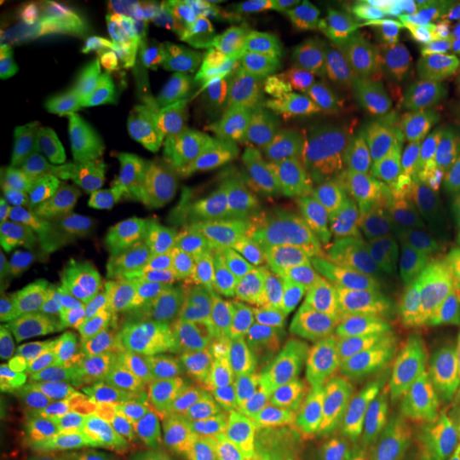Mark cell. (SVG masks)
<instances>
[{
  "label": "cell",
  "instance_id": "277c9868",
  "mask_svg": "<svg viewBox=\"0 0 460 460\" xmlns=\"http://www.w3.org/2000/svg\"><path fill=\"white\" fill-rule=\"evenodd\" d=\"M384 312L410 348L460 324V250L399 271L386 247L362 252Z\"/></svg>",
  "mask_w": 460,
  "mask_h": 460
},
{
  "label": "cell",
  "instance_id": "d6986e66",
  "mask_svg": "<svg viewBox=\"0 0 460 460\" xmlns=\"http://www.w3.org/2000/svg\"><path fill=\"white\" fill-rule=\"evenodd\" d=\"M45 166L34 149L32 126L26 113L0 115V194L17 199L43 181Z\"/></svg>",
  "mask_w": 460,
  "mask_h": 460
},
{
  "label": "cell",
  "instance_id": "9c48e42d",
  "mask_svg": "<svg viewBox=\"0 0 460 460\" xmlns=\"http://www.w3.org/2000/svg\"><path fill=\"white\" fill-rule=\"evenodd\" d=\"M94 371L132 411H160L164 384L141 332L124 318H102L94 331Z\"/></svg>",
  "mask_w": 460,
  "mask_h": 460
},
{
  "label": "cell",
  "instance_id": "d4e9b609",
  "mask_svg": "<svg viewBox=\"0 0 460 460\" xmlns=\"http://www.w3.org/2000/svg\"><path fill=\"white\" fill-rule=\"evenodd\" d=\"M402 9L390 4H348L339 17V49L382 54L401 26Z\"/></svg>",
  "mask_w": 460,
  "mask_h": 460
},
{
  "label": "cell",
  "instance_id": "30bf717a",
  "mask_svg": "<svg viewBox=\"0 0 460 460\" xmlns=\"http://www.w3.org/2000/svg\"><path fill=\"white\" fill-rule=\"evenodd\" d=\"M203 267L199 245L177 222L128 241L111 258V269L119 279L147 290L186 286Z\"/></svg>",
  "mask_w": 460,
  "mask_h": 460
},
{
  "label": "cell",
  "instance_id": "ba28073f",
  "mask_svg": "<svg viewBox=\"0 0 460 460\" xmlns=\"http://www.w3.org/2000/svg\"><path fill=\"white\" fill-rule=\"evenodd\" d=\"M252 190V156L247 146L234 147L199 180L177 224L199 245L203 264L239 224Z\"/></svg>",
  "mask_w": 460,
  "mask_h": 460
},
{
  "label": "cell",
  "instance_id": "5b68a950",
  "mask_svg": "<svg viewBox=\"0 0 460 460\" xmlns=\"http://www.w3.org/2000/svg\"><path fill=\"white\" fill-rule=\"evenodd\" d=\"M267 413L254 399L169 407L143 416L141 444L188 460H258Z\"/></svg>",
  "mask_w": 460,
  "mask_h": 460
},
{
  "label": "cell",
  "instance_id": "e0dca14e",
  "mask_svg": "<svg viewBox=\"0 0 460 460\" xmlns=\"http://www.w3.org/2000/svg\"><path fill=\"white\" fill-rule=\"evenodd\" d=\"M410 115L413 149L407 169L420 177L460 183V113L413 105Z\"/></svg>",
  "mask_w": 460,
  "mask_h": 460
},
{
  "label": "cell",
  "instance_id": "6da1fadb",
  "mask_svg": "<svg viewBox=\"0 0 460 460\" xmlns=\"http://www.w3.org/2000/svg\"><path fill=\"white\" fill-rule=\"evenodd\" d=\"M101 49L90 62L75 68L79 94L130 85L207 92L222 82L224 71L216 49L164 11L111 3L101 9Z\"/></svg>",
  "mask_w": 460,
  "mask_h": 460
},
{
  "label": "cell",
  "instance_id": "1f68e13d",
  "mask_svg": "<svg viewBox=\"0 0 460 460\" xmlns=\"http://www.w3.org/2000/svg\"><path fill=\"white\" fill-rule=\"evenodd\" d=\"M444 435L447 437V439H452V441H456V444H460V424H456V427L446 429Z\"/></svg>",
  "mask_w": 460,
  "mask_h": 460
},
{
  "label": "cell",
  "instance_id": "f546056e",
  "mask_svg": "<svg viewBox=\"0 0 460 460\" xmlns=\"http://www.w3.org/2000/svg\"><path fill=\"white\" fill-rule=\"evenodd\" d=\"M369 65L371 56L360 49H337V68L341 77L343 90L348 94L352 109L360 102H365L367 96V82H369Z\"/></svg>",
  "mask_w": 460,
  "mask_h": 460
},
{
  "label": "cell",
  "instance_id": "52a82bcc",
  "mask_svg": "<svg viewBox=\"0 0 460 460\" xmlns=\"http://www.w3.org/2000/svg\"><path fill=\"white\" fill-rule=\"evenodd\" d=\"M292 394L301 424L286 454L295 460H358L369 402L324 382H295Z\"/></svg>",
  "mask_w": 460,
  "mask_h": 460
},
{
  "label": "cell",
  "instance_id": "484cf974",
  "mask_svg": "<svg viewBox=\"0 0 460 460\" xmlns=\"http://www.w3.org/2000/svg\"><path fill=\"white\" fill-rule=\"evenodd\" d=\"M4 460H84L88 450L56 429L49 420L26 416L11 424Z\"/></svg>",
  "mask_w": 460,
  "mask_h": 460
},
{
  "label": "cell",
  "instance_id": "2e32d148",
  "mask_svg": "<svg viewBox=\"0 0 460 460\" xmlns=\"http://www.w3.org/2000/svg\"><path fill=\"white\" fill-rule=\"evenodd\" d=\"M143 416L146 413L124 410L111 394V390L92 379L75 390L51 413L49 422L75 444L90 450L113 437H132V439L141 441Z\"/></svg>",
  "mask_w": 460,
  "mask_h": 460
},
{
  "label": "cell",
  "instance_id": "7c38bea8",
  "mask_svg": "<svg viewBox=\"0 0 460 460\" xmlns=\"http://www.w3.org/2000/svg\"><path fill=\"white\" fill-rule=\"evenodd\" d=\"M407 362V393L413 405L441 430L460 424V324L446 335L418 341Z\"/></svg>",
  "mask_w": 460,
  "mask_h": 460
},
{
  "label": "cell",
  "instance_id": "d6a6232c",
  "mask_svg": "<svg viewBox=\"0 0 460 460\" xmlns=\"http://www.w3.org/2000/svg\"><path fill=\"white\" fill-rule=\"evenodd\" d=\"M450 99H452L454 102H458V105H460V84H458V88H456V90H454V92H452V94H450Z\"/></svg>",
  "mask_w": 460,
  "mask_h": 460
},
{
  "label": "cell",
  "instance_id": "9a60e30c",
  "mask_svg": "<svg viewBox=\"0 0 460 460\" xmlns=\"http://www.w3.org/2000/svg\"><path fill=\"white\" fill-rule=\"evenodd\" d=\"M348 124L349 149L362 169L393 175L401 164H407L413 149L410 109L386 99H367L352 109Z\"/></svg>",
  "mask_w": 460,
  "mask_h": 460
},
{
  "label": "cell",
  "instance_id": "3957f363",
  "mask_svg": "<svg viewBox=\"0 0 460 460\" xmlns=\"http://www.w3.org/2000/svg\"><path fill=\"white\" fill-rule=\"evenodd\" d=\"M318 322L337 352L384 382L399 376L410 358L411 348L384 312L365 262H341L331 273L320 292Z\"/></svg>",
  "mask_w": 460,
  "mask_h": 460
},
{
  "label": "cell",
  "instance_id": "ac0fdd59",
  "mask_svg": "<svg viewBox=\"0 0 460 460\" xmlns=\"http://www.w3.org/2000/svg\"><path fill=\"white\" fill-rule=\"evenodd\" d=\"M382 54L394 66L410 68L413 73L435 79L447 92V96L458 88L460 65L429 37V32L420 26V22L411 15L407 4L402 7L399 31Z\"/></svg>",
  "mask_w": 460,
  "mask_h": 460
},
{
  "label": "cell",
  "instance_id": "e575fe53",
  "mask_svg": "<svg viewBox=\"0 0 460 460\" xmlns=\"http://www.w3.org/2000/svg\"><path fill=\"white\" fill-rule=\"evenodd\" d=\"M154 460H163V458H154Z\"/></svg>",
  "mask_w": 460,
  "mask_h": 460
},
{
  "label": "cell",
  "instance_id": "7402d4cb",
  "mask_svg": "<svg viewBox=\"0 0 460 460\" xmlns=\"http://www.w3.org/2000/svg\"><path fill=\"white\" fill-rule=\"evenodd\" d=\"M264 51H267L269 73H271V84L278 92L281 105L288 111H318L332 105L348 107L352 113V107L343 101L329 99L318 85L312 82L307 71H305L301 62L296 60L290 51H286L278 43V39L267 37L264 41Z\"/></svg>",
  "mask_w": 460,
  "mask_h": 460
},
{
  "label": "cell",
  "instance_id": "603a6c76",
  "mask_svg": "<svg viewBox=\"0 0 460 460\" xmlns=\"http://www.w3.org/2000/svg\"><path fill=\"white\" fill-rule=\"evenodd\" d=\"M345 3H307V0H278L271 4L273 34L322 41L339 49V17Z\"/></svg>",
  "mask_w": 460,
  "mask_h": 460
},
{
  "label": "cell",
  "instance_id": "5bb4252c",
  "mask_svg": "<svg viewBox=\"0 0 460 460\" xmlns=\"http://www.w3.org/2000/svg\"><path fill=\"white\" fill-rule=\"evenodd\" d=\"M290 250V226L286 207L275 181L254 186L247 207L224 245L205 261V267H239V264L281 261Z\"/></svg>",
  "mask_w": 460,
  "mask_h": 460
},
{
  "label": "cell",
  "instance_id": "7a4b0ae2",
  "mask_svg": "<svg viewBox=\"0 0 460 460\" xmlns=\"http://www.w3.org/2000/svg\"><path fill=\"white\" fill-rule=\"evenodd\" d=\"M171 329L186 405L247 399L262 360L237 320L197 286L171 290Z\"/></svg>",
  "mask_w": 460,
  "mask_h": 460
},
{
  "label": "cell",
  "instance_id": "ffe728a7",
  "mask_svg": "<svg viewBox=\"0 0 460 460\" xmlns=\"http://www.w3.org/2000/svg\"><path fill=\"white\" fill-rule=\"evenodd\" d=\"M348 119L349 109L341 105L318 109V111H288L284 128L301 149L305 164L312 171H324L337 163Z\"/></svg>",
  "mask_w": 460,
  "mask_h": 460
},
{
  "label": "cell",
  "instance_id": "cb8c5ba5",
  "mask_svg": "<svg viewBox=\"0 0 460 460\" xmlns=\"http://www.w3.org/2000/svg\"><path fill=\"white\" fill-rule=\"evenodd\" d=\"M288 111L281 102H275L267 96L247 90L222 92L214 101L209 118L205 122L207 132H224L241 128L247 137L267 124L286 126Z\"/></svg>",
  "mask_w": 460,
  "mask_h": 460
},
{
  "label": "cell",
  "instance_id": "8fae6325",
  "mask_svg": "<svg viewBox=\"0 0 460 460\" xmlns=\"http://www.w3.org/2000/svg\"><path fill=\"white\" fill-rule=\"evenodd\" d=\"M358 460H446V435L413 402H369Z\"/></svg>",
  "mask_w": 460,
  "mask_h": 460
},
{
  "label": "cell",
  "instance_id": "4316f807",
  "mask_svg": "<svg viewBox=\"0 0 460 460\" xmlns=\"http://www.w3.org/2000/svg\"><path fill=\"white\" fill-rule=\"evenodd\" d=\"M273 37L278 39L281 48L290 51V54L301 62L305 71H307L309 77H312V82L318 85L329 99L343 101L352 107V102H349L348 94H345L343 90L341 77H339L335 48H331V45L322 41H314V39L278 37V34H273Z\"/></svg>",
  "mask_w": 460,
  "mask_h": 460
},
{
  "label": "cell",
  "instance_id": "44dd1931",
  "mask_svg": "<svg viewBox=\"0 0 460 460\" xmlns=\"http://www.w3.org/2000/svg\"><path fill=\"white\" fill-rule=\"evenodd\" d=\"M48 48L66 65H85L102 43V15L96 7L60 9L45 28Z\"/></svg>",
  "mask_w": 460,
  "mask_h": 460
},
{
  "label": "cell",
  "instance_id": "4dcf8cb0",
  "mask_svg": "<svg viewBox=\"0 0 460 460\" xmlns=\"http://www.w3.org/2000/svg\"><path fill=\"white\" fill-rule=\"evenodd\" d=\"M84 460H154L149 447L132 437H113L90 447Z\"/></svg>",
  "mask_w": 460,
  "mask_h": 460
},
{
  "label": "cell",
  "instance_id": "4fadbf2b",
  "mask_svg": "<svg viewBox=\"0 0 460 460\" xmlns=\"http://www.w3.org/2000/svg\"><path fill=\"white\" fill-rule=\"evenodd\" d=\"M460 250V183L437 181L388 247L399 271Z\"/></svg>",
  "mask_w": 460,
  "mask_h": 460
},
{
  "label": "cell",
  "instance_id": "8992f818",
  "mask_svg": "<svg viewBox=\"0 0 460 460\" xmlns=\"http://www.w3.org/2000/svg\"><path fill=\"white\" fill-rule=\"evenodd\" d=\"M101 318L94 303H84L39 320L28 416L49 420L75 390L96 379L94 331Z\"/></svg>",
  "mask_w": 460,
  "mask_h": 460
},
{
  "label": "cell",
  "instance_id": "f1b7e54d",
  "mask_svg": "<svg viewBox=\"0 0 460 460\" xmlns=\"http://www.w3.org/2000/svg\"><path fill=\"white\" fill-rule=\"evenodd\" d=\"M407 9L429 32V37L460 65V3L429 0V3H410Z\"/></svg>",
  "mask_w": 460,
  "mask_h": 460
},
{
  "label": "cell",
  "instance_id": "83f0119b",
  "mask_svg": "<svg viewBox=\"0 0 460 460\" xmlns=\"http://www.w3.org/2000/svg\"><path fill=\"white\" fill-rule=\"evenodd\" d=\"M250 156L269 181L296 175V143L284 126L267 124L250 135Z\"/></svg>",
  "mask_w": 460,
  "mask_h": 460
},
{
  "label": "cell",
  "instance_id": "836d02e7",
  "mask_svg": "<svg viewBox=\"0 0 460 460\" xmlns=\"http://www.w3.org/2000/svg\"><path fill=\"white\" fill-rule=\"evenodd\" d=\"M284 460H295V458H292V456H290V454H286V456H284Z\"/></svg>",
  "mask_w": 460,
  "mask_h": 460
}]
</instances>
